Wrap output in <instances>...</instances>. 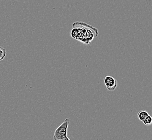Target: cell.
<instances>
[{
  "label": "cell",
  "mask_w": 152,
  "mask_h": 140,
  "mask_svg": "<svg viewBox=\"0 0 152 140\" xmlns=\"http://www.w3.org/2000/svg\"><path fill=\"white\" fill-rule=\"evenodd\" d=\"M71 37L83 43L88 44L98 35V30L90 25L81 22L73 23Z\"/></svg>",
  "instance_id": "1"
},
{
  "label": "cell",
  "mask_w": 152,
  "mask_h": 140,
  "mask_svg": "<svg viewBox=\"0 0 152 140\" xmlns=\"http://www.w3.org/2000/svg\"><path fill=\"white\" fill-rule=\"evenodd\" d=\"M70 123L69 119H66L64 122L56 129L53 135L55 140H70L67 137V128Z\"/></svg>",
  "instance_id": "2"
},
{
  "label": "cell",
  "mask_w": 152,
  "mask_h": 140,
  "mask_svg": "<svg viewBox=\"0 0 152 140\" xmlns=\"http://www.w3.org/2000/svg\"><path fill=\"white\" fill-rule=\"evenodd\" d=\"M104 80L106 88L107 90L109 91H113L115 90L118 84L117 80L113 77L110 76H106Z\"/></svg>",
  "instance_id": "3"
},
{
  "label": "cell",
  "mask_w": 152,
  "mask_h": 140,
  "mask_svg": "<svg viewBox=\"0 0 152 140\" xmlns=\"http://www.w3.org/2000/svg\"><path fill=\"white\" fill-rule=\"evenodd\" d=\"M149 115L148 113L145 111H141L140 112H139L138 113H137V117L139 120L142 121L145 118L148 116Z\"/></svg>",
  "instance_id": "4"
},
{
  "label": "cell",
  "mask_w": 152,
  "mask_h": 140,
  "mask_svg": "<svg viewBox=\"0 0 152 140\" xmlns=\"http://www.w3.org/2000/svg\"><path fill=\"white\" fill-rule=\"evenodd\" d=\"M143 123L145 125H151L152 124V117H151L149 115H148V116H147L145 119L142 121Z\"/></svg>",
  "instance_id": "5"
},
{
  "label": "cell",
  "mask_w": 152,
  "mask_h": 140,
  "mask_svg": "<svg viewBox=\"0 0 152 140\" xmlns=\"http://www.w3.org/2000/svg\"><path fill=\"white\" fill-rule=\"evenodd\" d=\"M6 50L2 47H0V61L3 60V59L6 57Z\"/></svg>",
  "instance_id": "6"
}]
</instances>
